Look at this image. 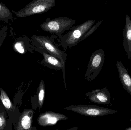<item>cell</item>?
<instances>
[{
  "instance_id": "8fae6325",
  "label": "cell",
  "mask_w": 131,
  "mask_h": 130,
  "mask_svg": "<svg viewBox=\"0 0 131 130\" xmlns=\"http://www.w3.org/2000/svg\"><path fill=\"white\" fill-rule=\"evenodd\" d=\"M85 96L92 102L99 104H108L110 103L111 94L107 86L102 89H95L87 92Z\"/></svg>"
},
{
  "instance_id": "8992f818",
  "label": "cell",
  "mask_w": 131,
  "mask_h": 130,
  "mask_svg": "<svg viewBox=\"0 0 131 130\" xmlns=\"http://www.w3.org/2000/svg\"><path fill=\"white\" fill-rule=\"evenodd\" d=\"M104 52L102 49L93 52L89 61L85 78L89 81L94 79L100 73L105 61Z\"/></svg>"
},
{
  "instance_id": "7402d4cb",
  "label": "cell",
  "mask_w": 131,
  "mask_h": 130,
  "mask_svg": "<svg viewBox=\"0 0 131 130\" xmlns=\"http://www.w3.org/2000/svg\"><path fill=\"white\" fill-rule=\"evenodd\" d=\"M125 130H131V127L129 128H126Z\"/></svg>"
},
{
  "instance_id": "e0dca14e",
  "label": "cell",
  "mask_w": 131,
  "mask_h": 130,
  "mask_svg": "<svg viewBox=\"0 0 131 130\" xmlns=\"http://www.w3.org/2000/svg\"><path fill=\"white\" fill-rule=\"evenodd\" d=\"M12 125L6 111L0 113V130H13Z\"/></svg>"
},
{
  "instance_id": "9a60e30c",
  "label": "cell",
  "mask_w": 131,
  "mask_h": 130,
  "mask_svg": "<svg viewBox=\"0 0 131 130\" xmlns=\"http://www.w3.org/2000/svg\"><path fill=\"white\" fill-rule=\"evenodd\" d=\"M116 66L119 73L121 83L123 88L131 95V76L121 62L118 61Z\"/></svg>"
},
{
  "instance_id": "5bb4252c",
  "label": "cell",
  "mask_w": 131,
  "mask_h": 130,
  "mask_svg": "<svg viewBox=\"0 0 131 130\" xmlns=\"http://www.w3.org/2000/svg\"><path fill=\"white\" fill-rule=\"evenodd\" d=\"M45 87L44 81L41 80L37 89V93L35 95L31 97V104L32 108L37 110L38 108L39 110L43 107L44 103L45 97Z\"/></svg>"
},
{
  "instance_id": "277c9868",
  "label": "cell",
  "mask_w": 131,
  "mask_h": 130,
  "mask_svg": "<svg viewBox=\"0 0 131 130\" xmlns=\"http://www.w3.org/2000/svg\"><path fill=\"white\" fill-rule=\"evenodd\" d=\"M55 0H34L17 12H12L19 18H24L47 12L55 6Z\"/></svg>"
},
{
  "instance_id": "3957f363",
  "label": "cell",
  "mask_w": 131,
  "mask_h": 130,
  "mask_svg": "<svg viewBox=\"0 0 131 130\" xmlns=\"http://www.w3.org/2000/svg\"><path fill=\"white\" fill-rule=\"evenodd\" d=\"M76 23V20L69 18L61 16L51 19L47 18L40 25L43 30L50 33L51 35L60 37L67 31L69 30Z\"/></svg>"
},
{
  "instance_id": "4fadbf2b",
  "label": "cell",
  "mask_w": 131,
  "mask_h": 130,
  "mask_svg": "<svg viewBox=\"0 0 131 130\" xmlns=\"http://www.w3.org/2000/svg\"><path fill=\"white\" fill-rule=\"evenodd\" d=\"M125 26L123 29V46L128 59L131 60V20L127 14L125 17Z\"/></svg>"
},
{
  "instance_id": "30bf717a",
  "label": "cell",
  "mask_w": 131,
  "mask_h": 130,
  "mask_svg": "<svg viewBox=\"0 0 131 130\" xmlns=\"http://www.w3.org/2000/svg\"><path fill=\"white\" fill-rule=\"evenodd\" d=\"M68 120V118L62 114L47 111L39 115L38 118L37 123L41 126H51L57 124L59 121Z\"/></svg>"
},
{
  "instance_id": "ffe728a7",
  "label": "cell",
  "mask_w": 131,
  "mask_h": 130,
  "mask_svg": "<svg viewBox=\"0 0 131 130\" xmlns=\"http://www.w3.org/2000/svg\"><path fill=\"white\" fill-rule=\"evenodd\" d=\"M5 111V110L4 106H3L2 103L0 102V113H2Z\"/></svg>"
},
{
  "instance_id": "52a82bcc",
  "label": "cell",
  "mask_w": 131,
  "mask_h": 130,
  "mask_svg": "<svg viewBox=\"0 0 131 130\" xmlns=\"http://www.w3.org/2000/svg\"><path fill=\"white\" fill-rule=\"evenodd\" d=\"M35 50L41 53L43 59L41 62V65L49 68L56 70H63L64 82L66 88V82L65 66L59 59L49 54L43 48L35 47Z\"/></svg>"
},
{
  "instance_id": "6da1fadb",
  "label": "cell",
  "mask_w": 131,
  "mask_h": 130,
  "mask_svg": "<svg viewBox=\"0 0 131 130\" xmlns=\"http://www.w3.org/2000/svg\"><path fill=\"white\" fill-rule=\"evenodd\" d=\"M95 20H90L81 24L72 27L64 35L59 37L61 45L64 48L73 47L80 42L85 34L94 26Z\"/></svg>"
},
{
  "instance_id": "ac0fdd59",
  "label": "cell",
  "mask_w": 131,
  "mask_h": 130,
  "mask_svg": "<svg viewBox=\"0 0 131 130\" xmlns=\"http://www.w3.org/2000/svg\"><path fill=\"white\" fill-rule=\"evenodd\" d=\"M102 21H103L102 20H100V21H98L95 25H94L90 29H89V30H88V31L83 36V37H82L81 40H80V42L85 39L91 35L94 32H95V31L97 30V29L98 27L101 25Z\"/></svg>"
},
{
  "instance_id": "7a4b0ae2",
  "label": "cell",
  "mask_w": 131,
  "mask_h": 130,
  "mask_svg": "<svg viewBox=\"0 0 131 130\" xmlns=\"http://www.w3.org/2000/svg\"><path fill=\"white\" fill-rule=\"evenodd\" d=\"M56 36H43L34 35L31 38V42L35 47L43 48L48 53L59 59L65 66L67 55L61 50L55 43Z\"/></svg>"
},
{
  "instance_id": "2e32d148",
  "label": "cell",
  "mask_w": 131,
  "mask_h": 130,
  "mask_svg": "<svg viewBox=\"0 0 131 130\" xmlns=\"http://www.w3.org/2000/svg\"><path fill=\"white\" fill-rule=\"evenodd\" d=\"M12 18V13L10 11L5 5L0 2V21L7 23Z\"/></svg>"
},
{
  "instance_id": "5b68a950",
  "label": "cell",
  "mask_w": 131,
  "mask_h": 130,
  "mask_svg": "<svg viewBox=\"0 0 131 130\" xmlns=\"http://www.w3.org/2000/svg\"><path fill=\"white\" fill-rule=\"evenodd\" d=\"M65 109L88 117H102L118 113L114 110L93 105H71Z\"/></svg>"
},
{
  "instance_id": "7c38bea8",
  "label": "cell",
  "mask_w": 131,
  "mask_h": 130,
  "mask_svg": "<svg viewBox=\"0 0 131 130\" xmlns=\"http://www.w3.org/2000/svg\"><path fill=\"white\" fill-rule=\"evenodd\" d=\"M15 51L22 54H25L27 52L34 53L35 47L33 46L31 40L27 37H20L17 40L13 45Z\"/></svg>"
},
{
  "instance_id": "d6986e66",
  "label": "cell",
  "mask_w": 131,
  "mask_h": 130,
  "mask_svg": "<svg viewBox=\"0 0 131 130\" xmlns=\"http://www.w3.org/2000/svg\"><path fill=\"white\" fill-rule=\"evenodd\" d=\"M7 34V26L3 27L0 30V47L3 44Z\"/></svg>"
},
{
  "instance_id": "9c48e42d",
  "label": "cell",
  "mask_w": 131,
  "mask_h": 130,
  "mask_svg": "<svg viewBox=\"0 0 131 130\" xmlns=\"http://www.w3.org/2000/svg\"><path fill=\"white\" fill-rule=\"evenodd\" d=\"M34 115L33 109L24 108L18 122L14 126V130H37L33 124Z\"/></svg>"
},
{
  "instance_id": "44dd1931",
  "label": "cell",
  "mask_w": 131,
  "mask_h": 130,
  "mask_svg": "<svg viewBox=\"0 0 131 130\" xmlns=\"http://www.w3.org/2000/svg\"><path fill=\"white\" fill-rule=\"evenodd\" d=\"M78 127H72V128L68 129L66 130H78Z\"/></svg>"
},
{
  "instance_id": "ba28073f",
  "label": "cell",
  "mask_w": 131,
  "mask_h": 130,
  "mask_svg": "<svg viewBox=\"0 0 131 130\" xmlns=\"http://www.w3.org/2000/svg\"><path fill=\"white\" fill-rule=\"evenodd\" d=\"M0 101L7 112L9 120L14 126L18 122L21 113L18 107L12 104L7 94L2 88H0Z\"/></svg>"
}]
</instances>
